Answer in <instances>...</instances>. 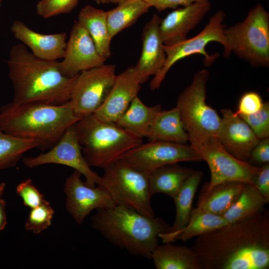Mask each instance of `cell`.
I'll return each mask as SVG.
<instances>
[{"label":"cell","mask_w":269,"mask_h":269,"mask_svg":"<svg viewBox=\"0 0 269 269\" xmlns=\"http://www.w3.org/2000/svg\"><path fill=\"white\" fill-rule=\"evenodd\" d=\"M141 84L134 66L128 67L117 75L105 102L93 114L101 121L116 123L137 96Z\"/></svg>","instance_id":"17"},{"label":"cell","mask_w":269,"mask_h":269,"mask_svg":"<svg viewBox=\"0 0 269 269\" xmlns=\"http://www.w3.org/2000/svg\"><path fill=\"white\" fill-rule=\"evenodd\" d=\"M2 0H0V5L1 2V1H2Z\"/></svg>","instance_id":"44"},{"label":"cell","mask_w":269,"mask_h":269,"mask_svg":"<svg viewBox=\"0 0 269 269\" xmlns=\"http://www.w3.org/2000/svg\"><path fill=\"white\" fill-rule=\"evenodd\" d=\"M81 175L74 170L64 184L66 209L78 224H82L93 210L116 205L103 188L99 185L93 187L87 185L81 180Z\"/></svg>","instance_id":"14"},{"label":"cell","mask_w":269,"mask_h":269,"mask_svg":"<svg viewBox=\"0 0 269 269\" xmlns=\"http://www.w3.org/2000/svg\"><path fill=\"white\" fill-rule=\"evenodd\" d=\"M232 52L254 66L269 65V15L258 4L242 22L225 28Z\"/></svg>","instance_id":"8"},{"label":"cell","mask_w":269,"mask_h":269,"mask_svg":"<svg viewBox=\"0 0 269 269\" xmlns=\"http://www.w3.org/2000/svg\"><path fill=\"white\" fill-rule=\"evenodd\" d=\"M124 0H110V2L112 3H119L121 2V1H123ZM144 1L147 2L148 4H149L150 6H152L153 5V3L155 0H142Z\"/></svg>","instance_id":"41"},{"label":"cell","mask_w":269,"mask_h":269,"mask_svg":"<svg viewBox=\"0 0 269 269\" xmlns=\"http://www.w3.org/2000/svg\"><path fill=\"white\" fill-rule=\"evenodd\" d=\"M116 66L103 64L80 73L69 103L80 118L93 114L104 103L116 79Z\"/></svg>","instance_id":"11"},{"label":"cell","mask_w":269,"mask_h":269,"mask_svg":"<svg viewBox=\"0 0 269 269\" xmlns=\"http://www.w3.org/2000/svg\"><path fill=\"white\" fill-rule=\"evenodd\" d=\"M109 195L116 205L154 217L151 204L148 173L138 171L122 158L104 169L98 185Z\"/></svg>","instance_id":"7"},{"label":"cell","mask_w":269,"mask_h":269,"mask_svg":"<svg viewBox=\"0 0 269 269\" xmlns=\"http://www.w3.org/2000/svg\"><path fill=\"white\" fill-rule=\"evenodd\" d=\"M5 188V183L2 182L0 183V200L2 199L1 197L4 194Z\"/></svg>","instance_id":"42"},{"label":"cell","mask_w":269,"mask_h":269,"mask_svg":"<svg viewBox=\"0 0 269 269\" xmlns=\"http://www.w3.org/2000/svg\"><path fill=\"white\" fill-rule=\"evenodd\" d=\"M263 103L261 96L257 92H246L241 97L238 110L235 113L238 115L253 114L261 108Z\"/></svg>","instance_id":"36"},{"label":"cell","mask_w":269,"mask_h":269,"mask_svg":"<svg viewBox=\"0 0 269 269\" xmlns=\"http://www.w3.org/2000/svg\"><path fill=\"white\" fill-rule=\"evenodd\" d=\"M54 213L50 203L44 200L40 205L31 209L25 221V229L39 234L51 225Z\"/></svg>","instance_id":"32"},{"label":"cell","mask_w":269,"mask_h":269,"mask_svg":"<svg viewBox=\"0 0 269 269\" xmlns=\"http://www.w3.org/2000/svg\"><path fill=\"white\" fill-rule=\"evenodd\" d=\"M16 192L22 199L23 204L30 209L39 206L44 200L43 194L36 188L31 179L20 183L16 188Z\"/></svg>","instance_id":"35"},{"label":"cell","mask_w":269,"mask_h":269,"mask_svg":"<svg viewBox=\"0 0 269 269\" xmlns=\"http://www.w3.org/2000/svg\"><path fill=\"white\" fill-rule=\"evenodd\" d=\"M191 248L201 269H268L269 210L197 237Z\"/></svg>","instance_id":"1"},{"label":"cell","mask_w":269,"mask_h":269,"mask_svg":"<svg viewBox=\"0 0 269 269\" xmlns=\"http://www.w3.org/2000/svg\"><path fill=\"white\" fill-rule=\"evenodd\" d=\"M244 184L226 181L215 185L208 191H201L197 207L192 210L190 219L203 212L223 216L238 198Z\"/></svg>","instance_id":"21"},{"label":"cell","mask_w":269,"mask_h":269,"mask_svg":"<svg viewBox=\"0 0 269 269\" xmlns=\"http://www.w3.org/2000/svg\"><path fill=\"white\" fill-rule=\"evenodd\" d=\"M253 185L269 202V163L263 165L260 171L252 179Z\"/></svg>","instance_id":"38"},{"label":"cell","mask_w":269,"mask_h":269,"mask_svg":"<svg viewBox=\"0 0 269 269\" xmlns=\"http://www.w3.org/2000/svg\"><path fill=\"white\" fill-rule=\"evenodd\" d=\"M160 105L146 106L136 96L116 124L134 135L143 138L157 114L161 111Z\"/></svg>","instance_id":"27"},{"label":"cell","mask_w":269,"mask_h":269,"mask_svg":"<svg viewBox=\"0 0 269 269\" xmlns=\"http://www.w3.org/2000/svg\"><path fill=\"white\" fill-rule=\"evenodd\" d=\"M249 125L259 139L269 137V103H263L257 112L250 115H239Z\"/></svg>","instance_id":"33"},{"label":"cell","mask_w":269,"mask_h":269,"mask_svg":"<svg viewBox=\"0 0 269 269\" xmlns=\"http://www.w3.org/2000/svg\"><path fill=\"white\" fill-rule=\"evenodd\" d=\"M150 259L156 269H201L198 257L191 247L172 243L158 245Z\"/></svg>","instance_id":"24"},{"label":"cell","mask_w":269,"mask_h":269,"mask_svg":"<svg viewBox=\"0 0 269 269\" xmlns=\"http://www.w3.org/2000/svg\"><path fill=\"white\" fill-rule=\"evenodd\" d=\"M268 203L254 186L245 183L238 198L223 217L229 224L241 221L256 214Z\"/></svg>","instance_id":"29"},{"label":"cell","mask_w":269,"mask_h":269,"mask_svg":"<svg viewBox=\"0 0 269 269\" xmlns=\"http://www.w3.org/2000/svg\"><path fill=\"white\" fill-rule=\"evenodd\" d=\"M249 163L264 164L269 162V137L260 139L252 150L248 160Z\"/></svg>","instance_id":"37"},{"label":"cell","mask_w":269,"mask_h":269,"mask_svg":"<svg viewBox=\"0 0 269 269\" xmlns=\"http://www.w3.org/2000/svg\"><path fill=\"white\" fill-rule=\"evenodd\" d=\"M145 137L149 141H163L182 144L189 140L176 107L169 110H161L149 127Z\"/></svg>","instance_id":"22"},{"label":"cell","mask_w":269,"mask_h":269,"mask_svg":"<svg viewBox=\"0 0 269 269\" xmlns=\"http://www.w3.org/2000/svg\"><path fill=\"white\" fill-rule=\"evenodd\" d=\"M209 76L206 69L196 73L190 84L180 94L177 101L176 107L190 143L218 137L221 118L206 103Z\"/></svg>","instance_id":"6"},{"label":"cell","mask_w":269,"mask_h":269,"mask_svg":"<svg viewBox=\"0 0 269 269\" xmlns=\"http://www.w3.org/2000/svg\"><path fill=\"white\" fill-rule=\"evenodd\" d=\"M107 13V21L112 38L118 33L134 24L146 13L150 5L142 0H124Z\"/></svg>","instance_id":"28"},{"label":"cell","mask_w":269,"mask_h":269,"mask_svg":"<svg viewBox=\"0 0 269 269\" xmlns=\"http://www.w3.org/2000/svg\"><path fill=\"white\" fill-rule=\"evenodd\" d=\"M229 224L223 216L208 213H199L190 219L183 228L173 232L160 234L159 238L163 243L177 241L186 242Z\"/></svg>","instance_id":"26"},{"label":"cell","mask_w":269,"mask_h":269,"mask_svg":"<svg viewBox=\"0 0 269 269\" xmlns=\"http://www.w3.org/2000/svg\"><path fill=\"white\" fill-rule=\"evenodd\" d=\"M121 158L134 169L146 173L169 164L202 160L191 145L163 141L141 143L128 151Z\"/></svg>","instance_id":"12"},{"label":"cell","mask_w":269,"mask_h":269,"mask_svg":"<svg viewBox=\"0 0 269 269\" xmlns=\"http://www.w3.org/2000/svg\"><path fill=\"white\" fill-rule=\"evenodd\" d=\"M10 30L15 38L28 47L36 57L51 61L64 57L67 42L66 32L40 33L19 20L13 22Z\"/></svg>","instance_id":"20"},{"label":"cell","mask_w":269,"mask_h":269,"mask_svg":"<svg viewBox=\"0 0 269 269\" xmlns=\"http://www.w3.org/2000/svg\"><path fill=\"white\" fill-rule=\"evenodd\" d=\"M13 89L12 102L60 105L69 101L77 75L68 77L59 62L38 58L22 43L13 45L7 61Z\"/></svg>","instance_id":"2"},{"label":"cell","mask_w":269,"mask_h":269,"mask_svg":"<svg viewBox=\"0 0 269 269\" xmlns=\"http://www.w3.org/2000/svg\"><path fill=\"white\" fill-rule=\"evenodd\" d=\"M194 171L178 163L167 164L154 169L148 173L152 195L163 193L173 199L185 181Z\"/></svg>","instance_id":"25"},{"label":"cell","mask_w":269,"mask_h":269,"mask_svg":"<svg viewBox=\"0 0 269 269\" xmlns=\"http://www.w3.org/2000/svg\"><path fill=\"white\" fill-rule=\"evenodd\" d=\"M191 145L202 160L206 162L210 171V181L203 186L201 191H208L215 185L226 181H239L253 185L252 179L261 167L235 158L224 147L218 137L191 143Z\"/></svg>","instance_id":"10"},{"label":"cell","mask_w":269,"mask_h":269,"mask_svg":"<svg viewBox=\"0 0 269 269\" xmlns=\"http://www.w3.org/2000/svg\"><path fill=\"white\" fill-rule=\"evenodd\" d=\"M91 217L92 227L110 243L130 254L151 259L159 235L169 226L162 219L149 217L120 205L99 209Z\"/></svg>","instance_id":"3"},{"label":"cell","mask_w":269,"mask_h":269,"mask_svg":"<svg viewBox=\"0 0 269 269\" xmlns=\"http://www.w3.org/2000/svg\"><path fill=\"white\" fill-rule=\"evenodd\" d=\"M81 118L69 102L60 105L9 103L0 109V130L37 141L39 148L53 146L70 126Z\"/></svg>","instance_id":"4"},{"label":"cell","mask_w":269,"mask_h":269,"mask_svg":"<svg viewBox=\"0 0 269 269\" xmlns=\"http://www.w3.org/2000/svg\"><path fill=\"white\" fill-rule=\"evenodd\" d=\"M211 8L209 1L194 3L168 13L159 25L164 45H171L186 39L189 32L200 23Z\"/></svg>","instance_id":"19"},{"label":"cell","mask_w":269,"mask_h":269,"mask_svg":"<svg viewBox=\"0 0 269 269\" xmlns=\"http://www.w3.org/2000/svg\"><path fill=\"white\" fill-rule=\"evenodd\" d=\"M98 3H105L110 2V0H94Z\"/></svg>","instance_id":"43"},{"label":"cell","mask_w":269,"mask_h":269,"mask_svg":"<svg viewBox=\"0 0 269 269\" xmlns=\"http://www.w3.org/2000/svg\"><path fill=\"white\" fill-rule=\"evenodd\" d=\"M162 18L154 14L143 27L142 32V50L134 68L141 84L150 76L156 75L163 67L166 59L159 25Z\"/></svg>","instance_id":"18"},{"label":"cell","mask_w":269,"mask_h":269,"mask_svg":"<svg viewBox=\"0 0 269 269\" xmlns=\"http://www.w3.org/2000/svg\"><path fill=\"white\" fill-rule=\"evenodd\" d=\"M39 146L35 140L15 137L0 130V171L14 167L24 153Z\"/></svg>","instance_id":"31"},{"label":"cell","mask_w":269,"mask_h":269,"mask_svg":"<svg viewBox=\"0 0 269 269\" xmlns=\"http://www.w3.org/2000/svg\"><path fill=\"white\" fill-rule=\"evenodd\" d=\"M106 59L98 52L87 31L77 21L75 22L59 65L63 74L73 77L82 71L101 66Z\"/></svg>","instance_id":"15"},{"label":"cell","mask_w":269,"mask_h":269,"mask_svg":"<svg viewBox=\"0 0 269 269\" xmlns=\"http://www.w3.org/2000/svg\"><path fill=\"white\" fill-rule=\"evenodd\" d=\"M208 1L209 0H155L152 6L160 11L166 8H175L179 5L184 7L194 3Z\"/></svg>","instance_id":"39"},{"label":"cell","mask_w":269,"mask_h":269,"mask_svg":"<svg viewBox=\"0 0 269 269\" xmlns=\"http://www.w3.org/2000/svg\"><path fill=\"white\" fill-rule=\"evenodd\" d=\"M75 127L83 154L90 167L105 169L142 143V138L116 123L101 121L94 114L81 118Z\"/></svg>","instance_id":"5"},{"label":"cell","mask_w":269,"mask_h":269,"mask_svg":"<svg viewBox=\"0 0 269 269\" xmlns=\"http://www.w3.org/2000/svg\"><path fill=\"white\" fill-rule=\"evenodd\" d=\"M5 207L6 202L1 199L0 200V232L5 227L7 224Z\"/></svg>","instance_id":"40"},{"label":"cell","mask_w":269,"mask_h":269,"mask_svg":"<svg viewBox=\"0 0 269 269\" xmlns=\"http://www.w3.org/2000/svg\"><path fill=\"white\" fill-rule=\"evenodd\" d=\"M203 177L200 171L194 172L185 181L173 197L176 216L173 225L166 232H173L184 228L189 222L194 195Z\"/></svg>","instance_id":"30"},{"label":"cell","mask_w":269,"mask_h":269,"mask_svg":"<svg viewBox=\"0 0 269 269\" xmlns=\"http://www.w3.org/2000/svg\"><path fill=\"white\" fill-rule=\"evenodd\" d=\"M50 148L36 156L24 157V165L29 168L51 163L67 166L84 175L87 185L93 187L99 184L101 176L92 171L83 154L75 124L67 129L58 141Z\"/></svg>","instance_id":"13"},{"label":"cell","mask_w":269,"mask_h":269,"mask_svg":"<svg viewBox=\"0 0 269 269\" xmlns=\"http://www.w3.org/2000/svg\"><path fill=\"white\" fill-rule=\"evenodd\" d=\"M79 0H40L37 4L36 13L44 18L69 13Z\"/></svg>","instance_id":"34"},{"label":"cell","mask_w":269,"mask_h":269,"mask_svg":"<svg viewBox=\"0 0 269 269\" xmlns=\"http://www.w3.org/2000/svg\"><path fill=\"white\" fill-rule=\"evenodd\" d=\"M77 22L87 31L99 53L104 58H109L113 38L108 29L106 11L86 5L81 9Z\"/></svg>","instance_id":"23"},{"label":"cell","mask_w":269,"mask_h":269,"mask_svg":"<svg viewBox=\"0 0 269 269\" xmlns=\"http://www.w3.org/2000/svg\"><path fill=\"white\" fill-rule=\"evenodd\" d=\"M225 17L224 12L219 10L210 18L208 23L196 36L173 45H163L166 62L161 71L150 81V89L154 91L158 89L171 67L179 60L188 56L201 54L204 56L203 61L206 66L211 65L219 55L218 53L210 55L206 51L205 47L211 42L222 44L224 48V56L229 57L232 51L225 35L226 25L223 23Z\"/></svg>","instance_id":"9"},{"label":"cell","mask_w":269,"mask_h":269,"mask_svg":"<svg viewBox=\"0 0 269 269\" xmlns=\"http://www.w3.org/2000/svg\"><path fill=\"white\" fill-rule=\"evenodd\" d=\"M217 137L224 147L235 158L248 161L260 139L245 121L229 109L221 110Z\"/></svg>","instance_id":"16"}]
</instances>
